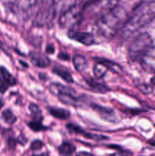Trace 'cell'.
<instances>
[{"instance_id": "6da1fadb", "label": "cell", "mask_w": 155, "mask_h": 156, "mask_svg": "<svg viewBox=\"0 0 155 156\" xmlns=\"http://www.w3.org/2000/svg\"><path fill=\"white\" fill-rule=\"evenodd\" d=\"M154 18L155 2H141L134 8L131 15L123 25L122 36L124 39H129Z\"/></svg>"}, {"instance_id": "7a4b0ae2", "label": "cell", "mask_w": 155, "mask_h": 156, "mask_svg": "<svg viewBox=\"0 0 155 156\" xmlns=\"http://www.w3.org/2000/svg\"><path fill=\"white\" fill-rule=\"evenodd\" d=\"M126 12V9L119 5H114L104 11L95 24L98 33L106 37L113 36L127 15Z\"/></svg>"}, {"instance_id": "3957f363", "label": "cell", "mask_w": 155, "mask_h": 156, "mask_svg": "<svg viewBox=\"0 0 155 156\" xmlns=\"http://www.w3.org/2000/svg\"><path fill=\"white\" fill-rule=\"evenodd\" d=\"M153 43L147 33H141L136 37L130 44L128 53L131 60L139 62L141 59L152 53Z\"/></svg>"}, {"instance_id": "277c9868", "label": "cell", "mask_w": 155, "mask_h": 156, "mask_svg": "<svg viewBox=\"0 0 155 156\" xmlns=\"http://www.w3.org/2000/svg\"><path fill=\"white\" fill-rule=\"evenodd\" d=\"M83 7L72 5L62 11L59 18V25L65 28H71L78 24L83 19Z\"/></svg>"}, {"instance_id": "5b68a950", "label": "cell", "mask_w": 155, "mask_h": 156, "mask_svg": "<svg viewBox=\"0 0 155 156\" xmlns=\"http://www.w3.org/2000/svg\"><path fill=\"white\" fill-rule=\"evenodd\" d=\"M46 5L40 8L34 19V24L36 26H43L49 24L53 19L56 14V7L53 2H45Z\"/></svg>"}, {"instance_id": "8992f818", "label": "cell", "mask_w": 155, "mask_h": 156, "mask_svg": "<svg viewBox=\"0 0 155 156\" xmlns=\"http://www.w3.org/2000/svg\"><path fill=\"white\" fill-rule=\"evenodd\" d=\"M29 57L33 66L39 68H46L51 64L48 56L37 51H31L29 53Z\"/></svg>"}, {"instance_id": "52a82bcc", "label": "cell", "mask_w": 155, "mask_h": 156, "mask_svg": "<svg viewBox=\"0 0 155 156\" xmlns=\"http://www.w3.org/2000/svg\"><path fill=\"white\" fill-rule=\"evenodd\" d=\"M69 37L71 39L81 43L85 46L92 45L95 42V39L92 34L88 32H79V31H70Z\"/></svg>"}, {"instance_id": "ba28073f", "label": "cell", "mask_w": 155, "mask_h": 156, "mask_svg": "<svg viewBox=\"0 0 155 156\" xmlns=\"http://www.w3.org/2000/svg\"><path fill=\"white\" fill-rule=\"evenodd\" d=\"M49 90L52 94L56 96L64 94H69V93H75L73 88L59 83H51L49 86Z\"/></svg>"}, {"instance_id": "9c48e42d", "label": "cell", "mask_w": 155, "mask_h": 156, "mask_svg": "<svg viewBox=\"0 0 155 156\" xmlns=\"http://www.w3.org/2000/svg\"><path fill=\"white\" fill-rule=\"evenodd\" d=\"M141 67L144 70L149 73H155V56L152 53L146 56L139 61Z\"/></svg>"}, {"instance_id": "30bf717a", "label": "cell", "mask_w": 155, "mask_h": 156, "mask_svg": "<svg viewBox=\"0 0 155 156\" xmlns=\"http://www.w3.org/2000/svg\"><path fill=\"white\" fill-rule=\"evenodd\" d=\"M95 59L97 62H99V63L104 66L107 70H110V71L113 72L116 74H120L122 72V66L119 65L118 63H116V62H112V61L109 60V59H104V58H97Z\"/></svg>"}, {"instance_id": "8fae6325", "label": "cell", "mask_w": 155, "mask_h": 156, "mask_svg": "<svg viewBox=\"0 0 155 156\" xmlns=\"http://www.w3.org/2000/svg\"><path fill=\"white\" fill-rule=\"evenodd\" d=\"M91 107H92V108L94 111H97L101 115V117H103L104 119L109 120V121L113 120L115 114H114L113 111L112 109L106 108V107L100 106V105H97V104H94V105H91Z\"/></svg>"}, {"instance_id": "7c38bea8", "label": "cell", "mask_w": 155, "mask_h": 156, "mask_svg": "<svg viewBox=\"0 0 155 156\" xmlns=\"http://www.w3.org/2000/svg\"><path fill=\"white\" fill-rule=\"evenodd\" d=\"M53 73L59 76V77L62 78L64 81H65L68 83H73V77L70 72L67 69L64 68L63 66H55L52 69Z\"/></svg>"}, {"instance_id": "4fadbf2b", "label": "cell", "mask_w": 155, "mask_h": 156, "mask_svg": "<svg viewBox=\"0 0 155 156\" xmlns=\"http://www.w3.org/2000/svg\"><path fill=\"white\" fill-rule=\"evenodd\" d=\"M73 65L77 71L83 72L87 69L88 66V59L81 55H75L72 59Z\"/></svg>"}, {"instance_id": "5bb4252c", "label": "cell", "mask_w": 155, "mask_h": 156, "mask_svg": "<svg viewBox=\"0 0 155 156\" xmlns=\"http://www.w3.org/2000/svg\"><path fill=\"white\" fill-rule=\"evenodd\" d=\"M50 114L53 115L56 118L59 119V120H66L69 118L70 112L67 110L63 109V108H49Z\"/></svg>"}, {"instance_id": "9a60e30c", "label": "cell", "mask_w": 155, "mask_h": 156, "mask_svg": "<svg viewBox=\"0 0 155 156\" xmlns=\"http://www.w3.org/2000/svg\"><path fill=\"white\" fill-rule=\"evenodd\" d=\"M86 82L89 85V86L94 90L95 92H100V93H105L109 90V88L103 85V83L97 82L96 80H94L93 79H86Z\"/></svg>"}, {"instance_id": "2e32d148", "label": "cell", "mask_w": 155, "mask_h": 156, "mask_svg": "<svg viewBox=\"0 0 155 156\" xmlns=\"http://www.w3.org/2000/svg\"><path fill=\"white\" fill-rule=\"evenodd\" d=\"M0 73H1L2 77L3 78L4 81L9 86H14L16 84L17 82L15 78L4 66L0 67Z\"/></svg>"}, {"instance_id": "e0dca14e", "label": "cell", "mask_w": 155, "mask_h": 156, "mask_svg": "<svg viewBox=\"0 0 155 156\" xmlns=\"http://www.w3.org/2000/svg\"><path fill=\"white\" fill-rule=\"evenodd\" d=\"M2 118L6 123L9 125L14 124L17 120V117H15V114H13V112L10 109H6L2 111Z\"/></svg>"}, {"instance_id": "ac0fdd59", "label": "cell", "mask_w": 155, "mask_h": 156, "mask_svg": "<svg viewBox=\"0 0 155 156\" xmlns=\"http://www.w3.org/2000/svg\"><path fill=\"white\" fill-rule=\"evenodd\" d=\"M93 71H94V76L97 79H102L106 75L107 69H106V67L104 66H103L102 64L97 62V63L94 65V69H93Z\"/></svg>"}, {"instance_id": "d6986e66", "label": "cell", "mask_w": 155, "mask_h": 156, "mask_svg": "<svg viewBox=\"0 0 155 156\" xmlns=\"http://www.w3.org/2000/svg\"><path fill=\"white\" fill-rule=\"evenodd\" d=\"M76 148L74 145L68 142H64L59 148V151L62 155H70L74 152Z\"/></svg>"}, {"instance_id": "ffe728a7", "label": "cell", "mask_w": 155, "mask_h": 156, "mask_svg": "<svg viewBox=\"0 0 155 156\" xmlns=\"http://www.w3.org/2000/svg\"><path fill=\"white\" fill-rule=\"evenodd\" d=\"M29 110L33 114L34 120H42V112L37 105L35 104H30L29 105Z\"/></svg>"}, {"instance_id": "44dd1931", "label": "cell", "mask_w": 155, "mask_h": 156, "mask_svg": "<svg viewBox=\"0 0 155 156\" xmlns=\"http://www.w3.org/2000/svg\"><path fill=\"white\" fill-rule=\"evenodd\" d=\"M29 126L30 127V129L33 131H41V130H45L47 129L46 126H43L42 123V120H34L30 122L29 123Z\"/></svg>"}, {"instance_id": "7402d4cb", "label": "cell", "mask_w": 155, "mask_h": 156, "mask_svg": "<svg viewBox=\"0 0 155 156\" xmlns=\"http://www.w3.org/2000/svg\"><path fill=\"white\" fill-rule=\"evenodd\" d=\"M137 88L140 90L142 93L144 94H150V93L152 92L153 91V88H152L150 85H147V84L145 83H140L137 85Z\"/></svg>"}, {"instance_id": "603a6c76", "label": "cell", "mask_w": 155, "mask_h": 156, "mask_svg": "<svg viewBox=\"0 0 155 156\" xmlns=\"http://www.w3.org/2000/svg\"><path fill=\"white\" fill-rule=\"evenodd\" d=\"M43 146V143L40 140H33L30 144V149L33 151H37L41 149Z\"/></svg>"}, {"instance_id": "cb8c5ba5", "label": "cell", "mask_w": 155, "mask_h": 156, "mask_svg": "<svg viewBox=\"0 0 155 156\" xmlns=\"http://www.w3.org/2000/svg\"><path fill=\"white\" fill-rule=\"evenodd\" d=\"M9 88V85L6 84V82H5L3 78L2 77V76L0 75V92L4 93L5 92L6 90Z\"/></svg>"}, {"instance_id": "d4e9b609", "label": "cell", "mask_w": 155, "mask_h": 156, "mask_svg": "<svg viewBox=\"0 0 155 156\" xmlns=\"http://www.w3.org/2000/svg\"><path fill=\"white\" fill-rule=\"evenodd\" d=\"M112 156H132V153L128 152H125V151H120V152L114 153Z\"/></svg>"}, {"instance_id": "484cf974", "label": "cell", "mask_w": 155, "mask_h": 156, "mask_svg": "<svg viewBox=\"0 0 155 156\" xmlns=\"http://www.w3.org/2000/svg\"><path fill=\"white\" fill-rule=\"evenodd\" d=\"M46 52L47 53H49V54H52V53H54L55 49H54V47H53V45H52V44H49V45H47L46 49Z\"/></svg>"}, {"instance_id": "4316f807", "label": "cell", "mask_w": 155, "mask_h": 156, "mask_svg": "<svg viewBox=\"0 0 155 156\" xmlns=\"http://www.w3.org/2000/svg\"><path fill=\"white\" fill-rule=\"evenodd\" d=\"M58 57H59L60 59H62V60H68V59H69V56H68L67 53H59Z\"/></svg>"}, {"instance_id": "83f0119b", "label": "cell", "mask_w": 155, "mask_h": 156, "mask_svg": "<svg viewBox=\"0 0 155 156\" xmlns=\"http://www.w3.org/2000/svg\"><path fill=\"white\" fill-rule=\"evenodd\" d=\"M16 143L17 141L14 138H10L9 140V145L10 147L15 148V146H16Z\"/></svg>"}, {"instance_id": "f1b7e54d", "label": "cell", "mask_w": 155, "mask_h": 156, "mask_svg": "<svg viewBox=\"0 0 155 156\" xmlns=\"http://www.w3.org/2000/svg\"><path fill=\"white\" fill-rule=\"evenodd\" d=\"M76 156H94V155L86 152H80L79 153H78V155Z\"/></svg>"}, {"instance_id": "f546056e", "label": "cell", "mask_w": 155, "mask_h": 156, "mask_svg": "<svg viewBox=\"0 0 155 156\" xmlns=\"http://www.w3.org/2000/svg\"><path fill=\"white\" fill-rule=\"evenodd\" d=\"M149 143H150V145H152L153 146H155V140H150V141H149Z\"/></svg>"}, {"instance_id": "4dcf8cb0", "label": "cell", "mask_w": 155, "mask_h": 156, "mask_svg": "<svg viewBox=\"0 0 155 156\" xmlns=\"http://www.w3.org/2000/svg\"><path fill=\"white\" fill-rule=\"evenodd\" d=\"M31 156H48L46 153H43L41 155H32Z\"/></svg>"}, {"instance_id": "1f68e13d", "label": "cell", "mask_w": 155, "mask_h": 156, "mask_svg": "<svg viewBox=\"0 0 155 156\" xmlns=\"http://www.w3.org/2000/svg\"><path fill=\"white\" fill-rule=\"evenodd\" d=\"M150 82H151V83L153 84V85H155V77H153L151 79H150Z\"/></svg>"}]
</instances>
